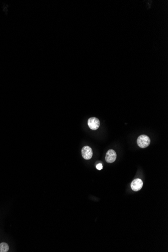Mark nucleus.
I'll list each match as a JSON object with an SVG mask.
<instances>
[{
    "instance_id": "1",
    "label": "nucleus",
    "mask_w": 168,
    "mask_h": 252,
    "mask_svg": "<svg viewBox=\"0 0 168 252\" xmlns=\"http://www.w3.org/2000/svg\"><path fill=\"white\" fill-rule=\"evenodd\" d=\"M151 140L148 136L146 135H141L138 137L137 144L141 148H146L150 145Z\"/></svg>"
},
{
    "instance_id": "2",
    "label": "nucleus",
    "mask_w": 168,
    "mask_h": 252,
    "mask_svg": "<svg viewBox=\"0 0 168 252\" xmlns=\"http://www.w3.org/2000/svg\"><path fill=\"white\" fill-rule=\"evenodd\" d=\"M88 124L90 129L95 131L99 127L100 121L96 117L90 118L88 121Z\"/></svg>"
},
{
    "instance_id": "3",
    "label": "nucleus",
    "mask_w": 168,
    "mask_h": 252,
    "mask_svg": "<svg viewBox=\"0 0 168 252\" xmlns=\"http://www.w3.org/2000/svg\"><path fill=\"white\" fill-rule=\"evenodd\" d=\"M82 154L85 160H90L93 156V151L89 146H85L82 149Z\"/></svg>"
},
{
    "instance_id": "4",
    "label": "nucleus",
    "mask_w": 168,
    "mask_h": 252,
    "mask_svg": "<svg viewBox=\"0 0 168 252\" xmlns=\"http://www.w3.org/2000/svg\"><path fill=\"white\" fill-rule=\"evenodd\" d=\"M143 186V182L140 179H135L131 182V188L134 191H138L142 189Z\"/></svg>"
},
{
    "instance_id": "5",
    "label": "nucleus",
    "mask_w": 168,
    "mask_h": 252,
    "mask_svg": "<svg viewBox=\"0 0 168 252\" xmlns=\"http://www.w3.org/2000/svg\"><path fill=\"white\" fill-rule=\"evenodd\" d=\"M117 154L116 152L113 150L110 149L106 153L105 160L106 162L109 163H112L114 162L116 159Z\"/></svg>"
},
{
    "instance_id": "6",
    "label": "nucleus",
    "mask_w": 168,
    "mask_h": 252,
    "mask_svg": "<svg viewBox=\"0 0 168 252\" xmlns=\"http://www.w3.org/2000/svg\"><path fill=\"white\" fill-rule=\"evenodd\" d=\"M9 249L7 243H2L0 244V252H7Z\"/></svg>"
},
{
    "instance_id": "7",
    "label": "nucleus",
    "mask_w": 168,
    "mask_h": 252,
    "mask_svg": "<svg viewBox=\"0 0 168 252\" xmlns=\"http://www.w3.org/2000/svg\"><path fill=\"white\" fill-rule=\"evenodd\" d=\"M96 168L97 169H98V170H102V168H103V166H102V164H98V165H97L96 166Z\"/></svg>"
}]
</instances>
